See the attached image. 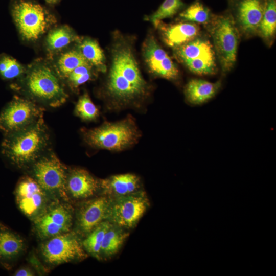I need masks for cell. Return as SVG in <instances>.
I'll return each mask as SVG.
<instances>
[{"instance_id":"5b68a950","label":"cell","mask_w":276,"mask_h":276,"mask_svg":"<svg viewBox=\"0 0 276 276\" xmlns=\"http://www.w3.org/2000/svg\"><path fill=\"white\" fill-rule=\"evenodd\" d=\"M83 139L96 149L121 151L133 145L138 140L137 127L130 117L114 123H104L92 129H83Z\"/></svg>"},{"instance_id":"ac0fdd59","label":"cell","mask_w":276,"mask_h":276,"mask_svg":"<svg viewBox=\"0 0 276 276\" xmlns=\"http://www.w3.org/2000/svg\"><path fill=\"white\" fill-rule=\"evenodd\" d=\"M26 242L18 234L0 224V265L5 268L11 265L22 255L26 250Z\"/></svg>"},{"instance_id":"836d02e7","label":"cell","mask_w":276,"mask_h":276,"mask_svg":"<svg viewBox=\"0 0 276 276\" xmlns=\"http://www.w3.org/2000/svg\"><path fill=\"white\" fill-rule=\"evenodd\" d=\"M47 3L49 4H55L58 2L59 0H45Z\"/></svg>"},{"instance_id":"7c38bea8","label":"cell","mask_w":276,"mask_h":276,"mask_svg":"<svg viewBox=\"0 0 276 276\" xmlns=\"http://www.w3.org/2000/svg\"><path fill=\"white\" fill-rule=\"evenodd\" d=\"M43 111L30 99L15 96L0 114V130L8 134L26 128L43 117Z\"/></svg>"},{"instance_id":"277c9868","label":"cell","mask_w":276,"mask_h":276,"mask_svg":"<svg viewBox=\"0 0 276 276\" xmlns=\"http://www.w3.org/2000/svg\"><path fill=\"white\" fill-rule=\"evenodd\" d=\"M212 39L216 55L224 74L234 66L237 58L240 32L232 13L213 15L205 25Z\"/></svg>"},{"instance_id":"d6986e66","label":"cell","mask_w":276,"mask_h":276,"mask_svg":"<svg viewBox=\"0 0 276 276\" xmlns=\"http://www.w3.org/2000/svg\"><path fill=\"white\" fill-rule=\"evenodd\" d=\"M102 195L113 197L131 194L141 191L139 177L132 173L121 174L99 179Z\"/></svg>"},{"instance_id":"83f0119b","label":"cell","mask_w":276,"mask_h":276,"mask_svg":"<svg viewBox=\"0 0 276 276\" xmlns=\"http://www.w3.org/2000/svg\"><path fill=\"white\" fill-rule=\"evenodd\" d=\"M213 15L209 8L200 1L196 0L179 14V17L183 21L205 26L210 22Z\"/></svg>"},{"instance_id":"8fae6325","label":"cell","mask_w":276,"mask_h":276,"mask_svg":"<svg viewBox=\"0 0 276 276\" xmlns=\"http://www.w3.org/2000/svg\"><path fill=\"white\" fill-rule=\"evenodd\" d=\"M110 198L108 221L125 229L136 226L150 205L145 193L142 190Z\"/></svg>"},{"instance_id":"d6a6232c","label":"cell","mask_w":276,"mask_h":276,"mask_svg":"<svg viewBox=\"0 0 276 276\" xmlns=\"http://www.w3.org/2000/svg\"><path fill=\"white\" fill-rule=\"evenodd\" d=\"M35 274V270H33L29 266L21 267L14 273V275L16 276H33Z\"/></svg>"},{"instance_id":"9c48e42d","label":"cell","mask_w":276,"mask_h":276,"mask_svg":"<svg viewBox=\"0 0 276 276\" xmlns=\"http://www.w3.org/2000/svg\"><path fill=\"white\" fill-rule=\"evenodd\" d=\"M173 50L176 58L195 74L212 75L217 71L213 44L204 37L199 35Z\"/></svg>"},{"instance_id":"cb8c5ba5","label":"cell","mask_w":276,"mask_h":276,"mask_svg":"<svg viewBox=\"0 0 276 276\" xmlns=\"http://www.w3.org/2000/svg\"><path fill=\"white\" fill-rule=\"evenodd\" d=\"M264 9L257 34L270 46L276 32V0H264Z\"/></svg>"},{"instance_id":"3957f363","label":"cell","mask_w":276,"mask_h":276,"mask_svg":"<svg viewBox=\"0 0 276 276\" xmlns=\"http://www.w3.org/2000/svg\"><path fill=\"white\" fill-rule=\"evenodd\" d=\"M19 79L22 90L36 103L57 107L67 100L68 95L62 80L55 70L46 63L31 65Z\"/></svg>"},{"instance_id":"7402d4cb","label":"cell","mask_w":276,"mask_h":276,"mask_svg":"<svg viewBox=\"0 0 276 276\" xmlns=\"http://www.w3.org/2000/svg\"><path fill=\"white\" fill-rule=\"evenodd\" d=\"M79 37L67 26H61L54 28L48 33L45 39V47L51 53H56L63 50L71 43L78 41Z\"/></svg>"},{"instance_id":"30bf717a","label":"cell","mask_w":276,"mask_h":276,"mask_svg":"<svg viewBox=\"0 0 276 276\" xmlns=\"http://www.w3.org/2000/svg\"><path fill=\"white\" fill-rule=\"evenodd\" d=\"M74 208L72 203L53 200L38 217L32 221L36 236L43 241L72 230Z\"/></svg>"},{"instance_id":"9a60e30c","label":"cell","mask_w":276,"mask_h":276,"mask_svg":"<svg viewBox=\"0 0 276 276\" xmlns=\"http://www.w3.org/2000/svg\"><path fill=\"white\" fill-rule=\"evenodd\" d=\"M233 16L240 32L247 37L257 34L262 18L264 0H231Z\"/></svg>"},{"instance_id":"f1b7e54d","label":"cell","mask_w":276,"mask_h":276,"mask_svg":"<svg viewBox=\"0 0 276 276\" xmlns=\"http://www.w3.org/2000/svg\"><path fill=\"white\" fill-rule=\"evenodd\" d=\"M26 70L15 58L5 54L0 55V76L5 80L21 78Z\"/></svg>"},{"instance_id":"1f68e13d","label":"cell","mask_w":276,"mask_h":276,"mask_svg":"<svg viewBox=\"0 0 276 276\" xmlns=\"http://www.w3.org/2000/svg\"><path fill=\"white\" fill-rule=\"evenodd\" d=\"M92 66L85 64L74 69L67 76L65 80L69 87L74 90L88 82L93 78Z\"/></svg>"},{"instance_id":"ba28073f","label":"cell","mask_w":276,"mask_h":276,"mask_svg":"<svg viewBox=\"0 0 276 276\" xmlns=\"http://www.w3.org/2000/svg\"><path fill=\"white\" fill-rule=\"evenodd\" d=\"M39 252L50 266L81 261L88 256L80 236L74 230L42 241Z\"/></svg>"},{"instance_id":"6da1fadb","label":"cell","mask_w":276,"mask_h":276,"mask_svg":"<svg viewBox=\"0 0 276 276\" xmlns=\"http://www.w3.org/2000/svg\"><path fill=\"white\" fill-rule=\"evenodd\" d=\"M107 87L109 96L122 105L146 94V83L128 47L120 45L114 49Z\"/></svg>"},{"instance_id":"8992f818","label":"cell","mask_w":276,"mask_h":276,"mask_svg":"<svg viewBox=\"0 0 276 276\" xmlns=\"http://www.w3.org/2000/svg\"><path fill=\"white\" fill-rule=\"evenodd\" d=\"M32 176L53 200L71 202L66 190L67 168L49 150L28 169Z\"/></svg>"},{"instance_id":"4316f807","label":"cell","mask_w":276,"mask_h":276,"mask_svg":"<svg viewBox=\"0 0 276 276\" xmlns=\"http://www.w3.org/2000/svg\"><path fill=\"white\" fill-rule=\"evenodd\" d=\"M110 222H102L82 240L83 247L85 251L93 257L101 259V249L104 235L109 227Z\"/></svg>"},{"instance_id":"f546056e","label":"cell","mask_w":276,"mask_h":276,"mask_svg":"<svg viewBox=\"0 0 276 276\" xmlns=\"http://www.w3.org/2000/svg\"><path fill=\"white\" fill-rule=\"evenodd\" d=\"M184 6L182 0H165L148 19L154 25L158 26L162 20L172 17Z\"/></svg>"},{"instance_id":"4dcf8cb0","label":"cell","mask_w":276,"mask_h":276,"mask_svg":"<svg viewBox=\"0 0 276 276\" xmlns=\"http://www.w3.org/2000/svg\"><path fill=\"white\" fill-rule=\"evenodd\" d=\"M75 114L85 121L95 120L99 111L87 93L82 95L78 99L75 108Z\"/></svg>"},{"instance_id":"44dd1931","label":"cell","mask_w":276,"mask_h":276,"mask_svg":"<svg viewBox=\"0 0 276 276\" xmlns=\"http://www.w3.org/2000/svg\"><path fill=\"white\" fill-rule=\"evenodd\" d=\"M221 85V80L211 82L201 79H192L185 87L186 99L191 105H201L212 99L219 91Z\"/></svg>"},{"instance_id":"2e32d148","label":"cell","mask_w":276,"mask_h":276,"mask_svg":"<svg viewBox=\"0 0 276 276\" xmlns=\"http://www.w3.org/2000/svg\"><path fill=\"white\" fill-rule=\"evenodd\" d=\"M143 55L148 67L154 75L169 80L178 78L176 65L153 37H150L144 43Z\"/></svg>"},{"instance_id":"e0dca14e","label":"cell","mask_w":276,"mask_h":276,"mask_svg":"<svg viewBox=\"0 0 276 276\" xmlns=\"http://www.w3.org/2000/svg\"><path fill=\"white\" fill-rule=\"evenodd\" d=\"M66 190L71 202L73 200L87 199L91 198L100 190L99 179L84 169L68 168Z\"/></svg>"},{"instance_id":"4fadbf2b","label":"cell","mask_w":276,"mask_h":276,"mask_svg":"<svg viewBox=\"0 0 276 276\" xmlns=\"http://www.w3.org/2000/svg\"><path fill=\"white\" fill-rule=\"evenodd\" d=\"M15 196L19 210L32 221L53 200L29 175L19 179L15 190Z\"/></svg>"},{"instance_id":"52a82bcc","label":"cell","mask_w":276,"mask_h":276,"mask_svg":"<svg viewBox=\"0 0 276 276\" xmlns=\"http://www.w3.org/2000/svg\"><path fill=\"white\" fill-rule=\"evenodd\" d=\"M11 13L19 34L28 41L39 39L56 22V18L48 9L29 0L15 1Z\"/></svg>"},{"instance_id":"5bb4252c","label":"cell","mask_w":276,"mask_h":276,"mask_svg":"<svg viewBox=\"0 0 276 276\" xmlns=\"http://www.w3.org/2000/svg\"><path fill=\"white\" fill-rule=\"evenodd\" d=\"M110 199L101 195L79 202L74 208V231L85 237L102 222L108 221Z\"/></svg>"},{"instance_id":"603a6c76","label":"cell","mask_w":276,"mask_h":276,"mask_svg":"<svg viewBox=\"0 0 276 276\" xmlns=\"http://www.w3.org/2000/svg\"><path fill=\"white\" fill-rule=\"evenodd\" d=\"M129 236V233L119 226L110 223L102 241L101 259L116 255Z\"/></svg>"},{"instance_id":"ffe728a7","label":"cell","mask_w":276,"mask_h":276,"mask_svg":"<svg viewBox=\"0 0 276 276\" xmlns=\"http://www.w3.org/2000/svg\"><path fill=\"white\" fill-rule=\"evenodd\" d=\"M185 22L162 26L163 39L167 45L174 49L200 35L198 24Z\"/></svg>"},{"instance_id":"7a4b0ae2","label":"cell","mask_w":276,"mask_h":276,"mask_svg":"<svg viewBox=\"0 0 276 276\" xmlns=\"http://www.w3.org/2000/svg\"><path fill=\"white\" fill-rule=\"evenodd\" d=\"M50 134L43 117L31 126L6 134L2 143L3 154L19 168L28 169L50 150Z\"/></svg>"},{"instance_id":"484cf974","label":"cell","mask_w":276,"mask_h":276,"mask_svg":"<svg viewBox=\"0 0 276 276\" xmlns=\"http://www.w3.org/2000/svg\"><path fill=\"white\" fill-rule=\"evenodd\" d=\"M88 64H90L77 49L61 54L57 60L55 70L62 80L77 67Z\"/></svg>"},{"instance_id":"d4e9b609","label":"cell","mask_w":276,"mask_h":276,"mask_svg":"<svg viewBox=\"0 0 276 276\" xmlns=\"http://www.w3.org/2000/svg\"><path fill=\"white\" fill-rule=\"evenodd\" d=\"M78 49L86 61L98 70H106L105 56L98 43L93 39L85 38L78 41Z\"/></svg>"}]
</instances>
